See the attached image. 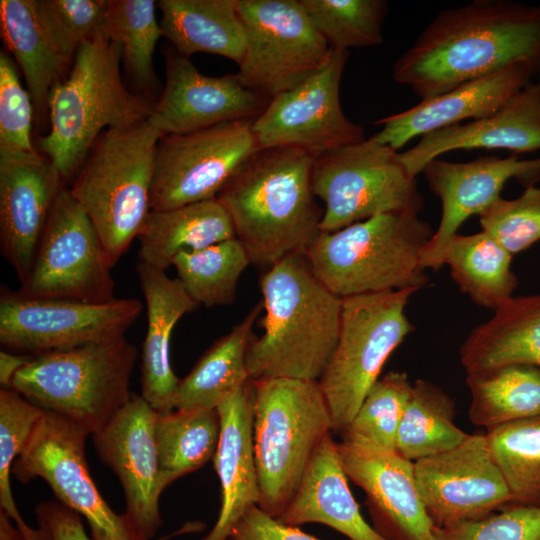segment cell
<instances>
[{"label": "cell", "mask_w": 540, "mask_h": 540, "mask_svg": "<svg viewBox=\"0 0 540 540\" xmlns=\"http://www.w3.org/2000/svg\"><path fill=\"white\" fill-rule=\"evenodd\" d=\"M522 61H540V5L474 0L441 11L392 75L425 100Z\"/></svg>", "instance_id": "6da1fadb"}, {"label": "cell", "mask_w": 540, "mask_h": 540, "mask_svg": "<svg viewBox=\"0 0 540 540\" xmlns=\"http://www.w3.org/2000/svg\"><path fill=\"white\" fill-rule=\"evenodd\" d=\"M314 157L295 147L260 148L217 196L251 264L269 268L302 253L320 234L312 187Z\"/></svg>", "instance_id": "7a4b0ae2"}, {"label": "cell", "mask_w": 540, "mask_h": 540, "mask_svg": "<svg viewBox=\"0 0 540 540\" xmlns=\"http://www.w3.org/2000/svg\"><path fill=\"white\" fill-rule=\"evenodd\" d=\"M259 284L263 334L248 348L250 380L318 381L338 341L342 298L316 277L302 253L270 266Z\"/></svg>", "instance_id": "3957f363"}, {"label": "cell", "mask_w": 540, "mask_h": 540, "mask_svg": "<svg viewBox=\"0 0 540 540\" xmlns=\"http://www.w3.org/2000/svg\"><path fill=\"white\" fill-rule=\"evenodd\" d=\"M120 64L119 44L100 34L80 46L67 76L50 92V128L39 145L65 184L73 181L105 130L145 120L151 113L148 97L124 85Z\"/></svg>", "instance_id": "277c9868"}, {"label": "cell", "mask_w": 540, "mask_h": 540, "mask_svg": "<svg viewBox=\"0 0 540 540\" xmlns=\"http://www.w3.org/2000/svg\"><path fill=\"white\" fill-rule=\"evenodd\" d=\"M433 233L417 214L384 213L320 232L305 255L316 277L341 298L418 291L429 282L421 256Z\"/></svg>", "instance_id": "5b68a950"}, {"label": "cell", "mask_w": 540, "mask_h": 540, "mask_svg": "<svg viewBox=\"0 0 540 540\" xmlns=\"http://www.w3.org/2000/svg\"><path fill=\"white\" fill-rule=\"evenodd\" d=\"M161 133L148 118L105 130L69 190L92 222L113 267L151 211V188Z\"/></svg>", "instance_id": "8992f818"}, {"label": "cell", "mask_w": 540, "mask_h": 540, "mask_svg": "<svg viewBox=\"0 0 540 540\" xmlns=\"http://www.w3.org/2000/svg\"><path fill=\"white\" fill-rule=\"evenodd\" d=\"M251 385L257 506L278 519L332 431L330 412L317 381L268 378Z\"/></svg>", "instance_id": "52a82bcc"}, {"label": "cell", "mask_w": 540, "mask_h": 540, "mask_svg": "<svg viewBox=\"0 0 540 540\" xmlns=\"http://www.w3.org/2000/svg\"><path fill=\"white\" fill-rule=\"evenodd\" d=\"M137 356L125 336L49 351L33 355L9 388L93 435L130 401Z\"/></svg>", "instance_id": "ba28073f"}, {"label": "cell", "mask_w": 540, "mask_h": 540, "mask_svg": "<svg viewBox=\"0 0 540 540\" xmlns=\"http://www.w3.org/2000/svg\"><path fill=\"white\" fill-rule=\"evenodd\" d=\"M415 289L342 298L339 337L317 381L326 400L332 431L351 422L389 356L414 327L405 308Z\"/></svg>", "instance_id": "9c48e42d"}, {"label": "cell", "mask_w": 540, "mask_h": 540, "mask_svg": "<svg viewBox=\"0 0 540 540\" xmlns=\"http://www.w3.org/2000/svg\"><path fill=\"white\" fill-rule=\"evenodd\" d=\"M312 187L324 203L321 232L384 213L418 215L424 206L399 152L374 136L315 157Z\"/></svg>", "instance_id": "30bf717a"}, {"label": "cell", "mask_w": 540, "mask_h": 540, "mask_svg": "<svg viewBox=\"0 0 540 540\" xmlns=\"http://www.w3.org/2000/svg\"><path fill=\"white\" fill-rule=\"evenodd\" d=\"M246 45L236 73L246 88L272 99L319 71L331 49L300 0H236Z\"/></svg>", "instance_id": "8fae6325"}, {"label": "cell", "mask_w": 540, "mask_h": 540, "mask_svg": "<svg viewBox=\"0 0 540 540\" xmlns=\"http://www.w3.org/2000/svg\"><path fill=\"white\" fill-rule=\"evenodd\" d=\"M88 435L74 421L44 410L12 465V475L23 483L35 477L45 480L60 503L87 520L93 540H144L95 485L85 456Z\"/></svg>", "instance_id": "7c38bea8"}, {"label": "cell", "mask_w": 540, "mask_h": 540, "mask_svg": "<svg viewBox=\"0 0 540 540\" xmlns=\"http://www.w3.org/2000/svg\"><path fill=\"white\" fill-rule=\"evenodd\" d=\"M111 266L89 217L68 187L59 193L21 295L106 303L115 299Z\"/></svg>", "instance_id": "4fadbf2b"}, {"label": "cell", "mask_w": 540, "mask_h": 540, "mask_svg": "<svg viewBox=\"0 0 540 540\" xmlns=\"http://www.w3.org/2000/svg\"><path fill=\"white\" fill-rule=\"evenodd\" d=\"M253 120L230 121L160 138L151 210L217 198L237 170L260 149Z\"/></svg>", "instance_id": "5bb4252c"}, {"label": "cell", "mask_w": 540, "mask_h": 540, "mask_svg": "<svg viewBox=\"0 0 540 540\" xmlns=\"http://www.w3.org/2000/svg\"><path fill=\"white\" fill-rule=\"evenodd\" d=\"M143 305L136 298L106 303L28 298L6 286L0 294V343L21 354L67 349L125 336Z\"/></svg>", "instance_id": "9a60e30c"}, {"label": "cell", "mask_w": 540, "mask_h": 540, "mask_svg": "<svg viewBox=\"0 0 540 540\" xmlns=\"http://www.w3.org/2000/svg\"><path fill=\"white\" fill-rule=\"evenodd\" d=\"M349 51L332 50L327 63L293 89L272 98L252 122L260 148L295 147L314 158L365 140L344 114L340 83Z\"/></svg>", "instance_id": "2e32d148"}, {"label": "cell", "mask_w": 540, "mask_h": 540, "mask_svg": "<svg viewBox=\"0 0 540 540\" xmlns=\"http://www.w3.org/2000/svg\"><path fill=\"white\" fill-rule=\"evenodd\" d=\"M414 474L424 507L438 528L513 505L485 434H469L455 448L415 461Z\"/></svg>", "instance_id": "e0dca14e"}, {"label": "cell", "mask_w": 540, "mask_h": 540, "mask_svg": "<svg viewBox=\"0 0 540 540\" xmlns=\"http://www.w3.org/2000/svg\"><path fill=\"white\" fill-rule=\"evenodd\" d=\"M156 411L132 394L130 401L93 441L99 458L118 477L125 496L124 514L144 540L161 526L159 498L164 491L154 437Z\"/></svg>", "instance_id": "ac0fdd59"}, {"label": "cell", "mask_w": 540, "mask_h": 540, "mask_svg": "<svg viewBox=\"0 0 540 540\" xmlns=\"http://www.w3.org/2000/svg\"><path fill=\"white\" fill-rule=\"evenodd\" d=\"M442 204L438 228L422 251L421 265L439 270L448 241L473 215L480 216L501 197L505 183L515 178L526 187L540 179V158L482 157L468 162L434 159L422 172Z\"/></svg>", "instance_id": "d6986e66"}, {"label": "cell", "mask_w": 540, "mask_h": 540, "mask_svg": "<svg viewBox=\"0 0 540 540\" xmlns=\"http://www.w3.org/2000/svg\"><path fill=\"white\" fill-rule=\"evenodd\" d=\"M342 467L366 494L374 529L386 540H440L421 500L414 462L396 450L343 440Z\"/></svg>", "instance_id": "ffe728a7"}, {"label": "cell", "mask_w": 540, "mask_h": 540, "mask_svg": "<svg viewBox=\"0 0 540 540\" xmlns=\"http://www.w3.org/2000/svg\"><path fill=\"white\" fill-rule=\"evenodd\" d=\"M270 99L243 86L237 74L207 76L189 58L168 52L165 84L148 117L164 135L186 134L220 123L254 120Z\"/></svg>", "instance_id": "44dd1931"}, {"label": "cell", "mask_w": 540, "mask_h": 540, "mask_svg": "<svg viewBox=\"0 0 540 540\" xmlns=\"http://www.w3.org/2000/svg\"><path fill=\"white\" fill-rule=\"evenodd\" d=\"M65 187L52 161L37 151L0 152L1 253L20 285L30 274L50 212Z\"/></svg>", "instance_id": "7402d4cb"}, {"label": "cell", "mask_w": 540, "mask_h": 540, "mask_svg": "<svg viewBox=\"0 0 540 540\" xmlns=\"http://www.w3.org/2000/svg\"><path fill=\"white\" fill-rule=\"evenodd\" d=\"M540 61H522L492 74L462 83L415 106L375 122L374 138L395 150L435 130L488 116L531 82Z\"/></svg>", "instance_id": "603a6c76"}, {"label": "cell", "mask_w": 540, "mask_h": 540, "mask_svg": "<svg viewBox=\"0 0 540 540\" xmlns=\"http://www.w3.org/2000/svg\"><path fill=\"white\" fill-rule=\"evenodd\" d=\"M459 149H506L515 155L540 150V83L530 82L488 116L422 136L399 158L416 178L429 162Z\"/></svg>", "instance_id": "cb8c5ba5"}, {"label": "cell", "mask_w": 540, "mask_h": 540, "mask_svg": "<svg viewBox=\"0 0 540 540\" xmlns=\"http://www.w3.org/2000/svg\"><path fill=\"white\" fill-rule=\"evenodd\" d=\"M217 410L221 430L213 462L220 481L221 507L214 527L202 540L230 539L260 495L253 450L251 381L227 396Z\"/></svg>", "instance_id": "d4e9b609"}, {"label": "cell", "mask_w": 540, "mask_h": 540, "mask_svg": "<svg viewBox=\"0 0 540 540\" xmlns=\"http://www.w3.org/2000/svg\"><path fill=\"white\" fill-rule=\"evenodd\" d=\"M137 274L147 307L141 352V396L158 413L174 410L180 379L170 363V338L176 323L199 305L178 278L138 262Z\"/></svg>", "instance_id": "484cf974"}, {"label": "cell", "mask_w": 540, "mask_h": 540, "mask_svg": "<svg viewBox=\"0 0 540 540\" xmlns=\"http://www.w3.org/2000/svg\"><path fill=\"white\" fill-rule=\"evenodd\" d=\"M330 434L314 452L289 504L277 519L298 526L322 523L350 540H386L361 515Z\"/></svg>", "instance_id": "4316f807"}, {"label": "cell", "mask_w": 540, "mask_h": 540, "mask_svg": "<svg viewBox=\"0 0 540 540\" xmlns=\"http://www.w3.org/2000/svg\"><path fill=\"white\" fill-rule=\"evenodd\" d=\"M466 375L508 365L540 368V294L511 298L476 326L460 348Z\"/></svg>", "instance_id": "83f0119b"}, {"label": "cell", "mask_w": 540, "mask_h": 540, "mask_svg": "<svg viewBox=\"0 0 540 540\" xmlns=\"http://www.w3.org/2000/svg\"><path fill=\"white\" fill-rule=\"evenodd\" d=\"M1 35L28 87L39 125L49 121L52 88L65 78L69 59L57 46L33 0L0 1Z\"/></svg>", "instance_id": "f1b7e54d"}, {"label": "cell", "mask_w": 540, "mask_h": 540, "mask_svg": "<svg viewBox=\"0 0 540 540\" xmlns=\"http://www.w3.org/2000/svg\"><path fill=\"white\" fill-rule=\"evenodd\" d=\"M232 238L233 223L217 198L151 210L137 236L138 262L166 272L179 253Z\"/></svg>", "instance_id": "f546056e"}, {"label": "cell", "mask_w": 540, "mask_h": 540, "mask_svg": "<svg viewBox=\"0 0 540 540\" xmlns=\"http://www.w3.org/2000/svg\"><path fill=\"white\" fill-rule=\"evenodd\" d=\"M157 5L163 37L177 53L186 58L210 53L242 62L246 37L236 0H160Z\"/></svg>", "instance_id": "4dcf8cb0"}, {"label": "cell", "mask_w": 540, "mask_h": 540, "mask_svg": "<svg viewBox=\"0 0 540 540\" xmlns=\"http://www.w3.org/2000/svg\"><path fill=\"white\" fill-rule=\"evenodd\" d=\"M263 309L256 304L227 334L217 339L180 379L174 410L217 409L230 394L250 380L247 352L254 324Z\"/></svg>", "instance_id": "1f68e13d"}, {"label": "cell", "mask_w": 540, "mask_h": 540, "mask_svg": "<svg viewBox=\"0 0 540 540\" xmlns=\"http://www.w3.org/2000/svg\"><path fill=\"white\" fill-rule=\"evenodd\" d=\"M513 255L481 230L455 234L447 243L443 264L460 291L479 306L497 310L513 298L518 278L511 268Z\"/></svg>", "instance_id": "d6a6232c"}, {"label": "cell", "mask_w": 540, "mask_h": 540, "mask_svg": "<svg viewBox=\"0 0 540 540\" xmlns=\"http://www.w3.org/2000/svg\"><path fill=\"white\" fill-rule=\"evenodd\" d=\"M220 430L217 409L156 412L154 437L164 488L214 458Z\"/></svg>", "instance_id": "836d02e7"}, {"label": "cell", "mask_w": 540, "mask_h": 540, "mask_svg": "<svg viewBox=\"0 0 540 540\" xmlns=\"http://www.w3.org/2000/svg\"><path fill=\"white\" fill-rule=\"evenodd\" d=\"M455 402L434 383L418 379L401 419L396 451L415 462L449 451L469 434L455 424Z\"/></svg>", "instance_id": "e575fe53"}, {"label": "cell", "mask_w": 540, "mask_h": 540, "mask_svg": "<svg viewBox=\"0 0 540 540\" xmlns=\"http://www.w3.org/2000/svg\"><path fill=\"white\" fill-rule=\"evenodd\" d=\"M473 425L487 430L512 421L540 416V368L508 365L467 375Z\"/></svg>", "instance_id": "d590c367"}, {"label": "cell", "mask_w": 540, "mask_h": 540, "mask_svg": "<svg viewBox=\"0 0 540 540\" xmlns=\"http://www.w3.org/2000/svg\"><path fill=\"white\" fill-rule=\"evenodd\" d=\"M249 264L250 258L237 238L183 251L173 261L177 278L188 294L206 307L232 304L240 276Z\"/></svg>", "instance_id": "8d00e7d4"}, {"label": "cell", "mask_w": 540, "mask_h": 540, "mask_svg": "<svg viewBox=\"0 0 540 540\" xmlns=\"http://www.w3.org/2000/svg\"><path fill=\"white\" fill-rule=\"evenodd\" d=\"M154 0H111L105 35L119 44L121 62L141 95L157 85L153 54L163 36Z\"/></svg>", "instance_id": "74e56055"}, {"label": "cell", "mask_w": 540, "mask_h": 540, "mask_svg": "<svg viewBox=\"0 0 540 540\" xmlns=\"http://www.w3.org/2000/svg\"><path fill=\"white\" fill-rule=\"evenodd\" d=\"M485 435L513 504L540 505V416L501 424Z\"/></svg>", "instance_id": "f35d334b"}, {"label": "cell", "mask_w": 540, "mask_h": 540, "mask_svg": "<svg viewBox=\"0 0 540 540\" xmlns=\"http://www.w3.org/2000/svg\"><path fill=\"white\" fill-rule=\"evenodd\" d=\"M331 50L349 51L383 43V0H300Z\"/></svg>", "instance_id": "ab89813d"}, {"label": "cell", "mask_w": 540, "mask_h": 540, "mask_svg": "<svg viewBox=\"0 0 540 540\" xmlns=\"http://www.w3.org/2000/svg\"><path fill=\"white\" fill-rule=\"evenodd\" d=\"M412 384L405 372L392 371L380 377L341 432L342 439L396 450L397 432Z\"/></svg>", "instance_id": "60d3db41"}, {"label": "cell", "mask_w": 540, "mask_h": 540, "mask_svg": "<svg viewBox=\"0 0 540 540\" xmlns=\"http://www.w3.org/2000/svg\"><path fill=\"white\" fill-rule=\"evenodd\" d=\"M44 409L11 388L0 390V507L20 531L29 526L21 517L12 494V465L27 445Z\"/></svg>", "instance_id": "b9f144b4"}, {"label": "cell", "mask_w": 540, "mask_h": 540, "mask_svg": "<svg viewBox=\"0 0 540 540\" xmlns=\"http://www.w3.org/2000/svg\"><path fill=\"white\" fill-rule=\"evenodd\" d=\"M60 50L71 60L82 44L105 34L111 0H33Z\"/></svg>", "instance_id": "7bdbcfd3"}, {"label": "cell", "mask_w": 540, "mask_h": 540, "mask_svg": "<svg viewBox=\"0 0 540 540\" xmlns=\"http://www.w3.org/2000/svg\"><path fill=\"white\" fill-rule=\"evenodd\" d=\"M479 222L513 256L526 250L540 240V186H528L512 200L500 197Z\"/></svg>", "instance_id": "ee69618b"}, {"label": "cell", "mask_w": 540, "mask_h": 540, "mask_svg": "<svg viewBox=\"0 0 540 540\" xmlns=\"http://www.w3.org/2000/svg\"><path fill=\"white\" fill-rule=\"evenodd\" d=\"M33 102L19 79L16 64L0 53V152H35L31 129Z\"/></svg>", "instance_id": "f6af8a7d"}, {"label": "cell", "mask_w": 540, "mask_h": 540, "mask_svg": "<svg viewBox=\"0 0 540 540\" xmlns=\"http://www.w3.org/2000/svg\"><path fill=\"white\" fill-rule=\"evenodd\" d=\"M440 540H540V505L513 504L496 514L439 528Z\"/></svg>", "instance_id": "bcb514c9"}, {"label": "cell", "mask_w": 540, "mask_h": 540, "mask_svg": "<svg viewBox=\"0 0 540 540\" xmlns=\"http://www.w3.org/2000/svg\"><path fill=\"white\" fill-rule=\"evenodd\" d=\"M231 540H319L269 516L257 505L247 509L235 526Z\"/></svg>", "instance_id": "7dc6e473"}, {"label": "cell", "mask_w": 540, "mask_h": 540, "mask_svg": "<svg viewBox=\"0 0 540 540\" xmlns=\"http://www.w3.org/2000/svg\"><path fill=\"white\" fill-rule=\"evenodd\" d=\"M35 514L51 540H93L88 537L81 515L60 502L46 501L37 505Z\"/></svg>", "instance_id": "c3c4849f"}, {"label": "cell", "mask_w": 540, "mask_h": 540, "mask_svg": "<svg viewBox=\"0 0 540 540\" xmlns=\"http://www.w3.org/2000/svg\"><path fill=\"white\" fill-rule=\"evenodd\" d=\"M33 355L13 354L2 350L0 352V383L2 388H9L16 373L23 368Z\"/></svg>", "instance_id": "681fc988"}, {"label": "cell", "mask_w": 540, "mask_h": 540, "mask_svg": "<svg viewBox=\"0 0 540 540\" xmlns=\"http://www.w3.org/2000/svg\"><path fill=\"white\" fill-rule=\"evenodd\" d=\"M0 540H25L14 522L3 511H0Z\"/></svg>", "instance_id": "f907efd6"}]
</instances>
